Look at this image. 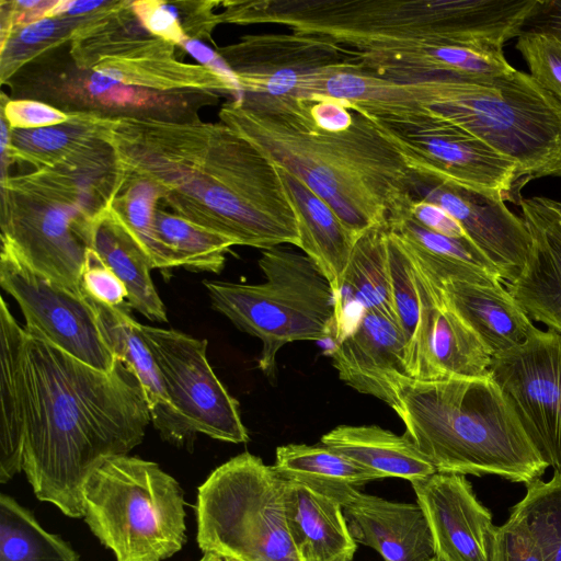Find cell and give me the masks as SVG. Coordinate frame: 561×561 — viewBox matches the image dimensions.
<instances>
[{"instance_id":"1f68e13d","label":"cell","mask_w":561,"mask_h":561,"mask_svg":"<svg viewBox=\"0 0 561 561\" xmlns=\"http://www.w3.org/2000/svg\"><path fill=\"white\" fill-rule=\"evenodd\" d=\"M388 244L387 226L371 227L357 238L344 273L336 320V340L340 339L344 311L348 306L360 308L362 313L380 312L397 321Z\"/></svg>"},{"instance_id":"f6af8a7d","label":"cell","mask_w":561,"mask_h":561,"mask_svg":"<svg viewBox=\"0 0 561 561\" xmlns=\"http://www.w3.org/2000/svg\"><path fill=\"white\" fill-rule=\"evenodd\" d=\"M522 32L551 35L561 41V0H536Z\"/></svg>"},{"instance_id":"4fadbf2b","label":"cell","mask_w":561,"mask_h":561,"mask_svg":"<svg viewBox=\"0 0 561 561\" xmlns=\"http://www.w3.org/2000/svg\"><path fill=\"white\" fill-rule=\"evenodd\" d=\"M490 374L542 460L561 476V334L538 328L492 357Z\"/></svg>"},{"instance_id":"7c38bea8","label":"cell","mask_w":561,"mask_h":561,"mask_svg":"<svg viewBox=\"0 0 561 561\" xmlns=\"http://www.w3.org/2000/svg\"><path fill=\"white\" fill-rule=\"evenodd\" d=\"M160 369L169 399L188 431L240 444L249 442L239 403L214 373L207 340L138 322Z\"/></svg>"},{"instance_id":"f35d334b","label":"cell","mask_w":561,"mask_h":561,"mask_svg":"<svg viewBox=\"0 0 561 561\" xmlns=\"http://www.w3.org/2000/svg\"><path fill=\"white\" fill-rule=\"evenodd\" d=\"M81 289L100 304L114 308H129L126 286L91 248L87 251Z\"/></svg>"},{"instance_id":"484cf974","label":"cell","mask_w":561,"mask_h":561,"mask_svg":"<svg viewBox=\"0 0 561 561\" xmlns=\"http://www.w3.org/2000/svg\"><path fill=\"white\" fill-rule=\"evenodd\" d=\"M286 520L300 561H352L357 543L336 501L287 481Z\"/></svg>"},{"instance_id":"6da1fadb","label":"cell","mask_w":561,"mask_h":561,"mask_svg":"<svg viewBox=\"0 0 561 561\" xmlns=\"http://www.w3.org/2000/svg\"><path fill=\"white\" fill-rule=\"evenodd\" d=\"M126 176L152 182L176 215L262 250L299 244L276 164L226 123L127 118L113 140Z\"/></svg>"},{"instance_id":"d6986e66","label":"cell","mask_w":561,"mask_h":561,"mask_svg":"<svg viewBox=\"0 0 561 561\" xmlns=\"http://www.w3.org/2000/svg\"><path fill=\"white\" fill-rule=\"evenodd\" d=\"M347 53L362 70L397 82L489 78L515 69L505 59L503 48L493 46L444 44Z\"/></svg>"},{"instance_id":"7bdbcfd3","label":"cell","mask_w":561,"mask_h":561,"mask_svg":"<svg viewBox=\"0 0 561 561\" xmlns=\"http://www.w3.org/2000/svg\"><path fill=\"white\" fill-rule=\"evenodd\" d=\"M133 7L150 33L180 44L186 39L173 7L159 1H137Z\"/></svg>"},{"instance_id":"9c48e42d","label":"cell","mask_w":561,"mask_h":561,"mask_svg":"<svg viewBox=\"0 0 561 561\" xmlns=\"http://www.w3.org/2000/svg\"><path fill=\"white\" fill-rule=\"evenodd\" d=\"M287 481L262 459L242 453L198 488L197 543L239 561H300L286 520Z\"/></svg>"},{"instance_id":"cb8c5ba5","label":"cell","mask_w":561,"mask_h":561,"mask_svg":"<svg viewBox=\"0 0 561 561\" xmlns=\"http://www.w3.org/2000/svg\"><path fill=\"white\" fill-rule=\"evenodd\" d=\"M276 167L296 216L298 248L329 280L336 297L337 320L344 273L358 237L304 181L286 169Z\"/></svg>"},{"instance_id":"60d3db41","label":"cell","mask_w":561,"mask_h":561,"mask_svg":"<svg viewBox=\"0 0 561 561\" xmlns=\"http://www.w3.org/2000/svg\"><path fill=\"white\" fill-rule=\"evenodd\" d=\"M72 137L61 125L35 129H18L13 133V145L27 156L57 158L70 149Z\"/></svg>"},{"instance_id":"f907efd6","label":"cell","mask_w":561,"mask_h":561,"mask_svg":"<svg viewBox=\"0 0 561 561\" xmlns=\"http://www.w3.org/2000/svg\"><path fill=\"white\" fill-rule=\"evenodd\" d=\"M557 206H558V210H559V215H560V226H561V202L557 201Z\"/></svg>"},{"instance_id":"ba28073f","label":"cell","mask_w":561,"mask_h":561,"mask_svg":"<svg viewBox=\"0 0 561 561\" xmlns=\"http://www.w3.org/2000/svg\"><path fill=\"white\" fill-rule=\"evenodd\" d=\"M84 519L117 561H162L186 541L183 492L158 463L119 455L83 484Z\"/></svg>"},{"instance_id":"4dcf8cb0","label":"cell","mask_w":561,"mask_h":561,"mask_svg":"<svg viewBox=\"0 0 561 561\" xmlns=\"http://www.w3.org/2000/svg\"><path fill=\"white\" fill-rule=\"evenodd\" d=\"M275 471L286 481L299 483L342 506L358 488L378 480L374 472L320 444H287L277 447Z\"/></svg>"},{"instance_id":"44dd1931","label":"cell","mask_w":561,"mask_h":561,"mask_svg":"<svg viewBox=\"0 0 561 561\" xmlns=\"http://www.w3.org/2000/svg\"><path fill=\"white\" fill-rule=\"evenodd\" d=\"M518 205L531 248L520 274L507 290L529 319L561 334V226L557 201L535 196Z\"/></svg>"},{"instance_id":"816d5d0a","label":"cell","mask_w":561,"mask_h":561,"mask_svg":"<svg viewBox=\"0 0 561 561\" xmlns=\"http://www.w3.org/2000/svg\"><path fill=\"white\" fill-rule=\"evenodd\" d=\"M431 561H440V560L437 557H435Z\"/></svg>"},{"instance_id":"d4e9b609","label":"cell","mask_w":561,"mask_h":561,"mask_svg":"<svg viewBox=\"0 0 561 561\" xmlns=\"http://www.w3.org/2000/svg\"><path fill=\"white\" fill-rule=\"evenodd\" d=\"M440 288L446 305L492 356L522 346L537 329L502 282L449 280Z\"/></svg>"},{"instance_id":"e575fe53","label":"cell","mask_w":561,"mask_h":561,"mask_svg":"<svg viewBox=\"0 0 561 561\" xmlns=\"http://www.w3.org/2000/svg\"><path fill=\"white\" fill-rule=\"evenodd\" d=\"M119 202H114L105 209L112 214L137 240L150 256L154 268L171 270L178 267L172 253L160 242L154 229V214L159 188L150 181L130 179Z\"/></svg>"},{"instance_id":"d590c367","label":"cell","mask_w":561,"mask_h":561,"mask_svg":"<svg viewBox=\"0 0 561 561\" xmlns=\"http://www.w3.org/2000/svg\"><path fill=\"white\" fill-rule=\"evenodd\" d=\"M525 496L512 510L528 527L542 561H561V476L526 486Z\"/></svg>"},{"instance_id":"c3c4849f","label":"cell","mask_w":561,"mask_h":561,"mask_svg":"<svg viewBox=\"0 0 561 561\" xmlns=\"http://www.w3.org/2000/svg\"><path fill=\"white\" fill-rule=\"evenodd\" d=\"M199 561H239L234 558L227 557L214 551L204 552Z\"/></svg>"},{"instance_id":"681fc988","label":"cell","mask_w":561,"mask_h":561,"mask_svg":"<svg viewBox=\"0 0 561 561\" xmlns=\"http://www.w3.org/2000/svg\"><path fill=\"white\" fill-rule=\"evenodd\" d=\"M10 145V137L5 122L1 121V153L4 154L7 147Z\"/></svg>"},{"instance_id":"8fae6325","label":"cell","mask_w":561,"mask_h":561,"mask_svg":"<svg viewBox=\"0 0 561 561\" xmlns=\"http://www.w3.org/2000/svg\"><path fill=\"white\" fill-rule=\"evenodd\" d=\"M0 285L18 302L26 331L96 369L117 367L119 360L105 340L91 299L35 271L5 242Z\"/></svg>"},{"instance_id":"5bb4252c","label":"cell","mask_w":561,"mask_h":561,"mask_svg":"<svg viewBox=\"0 0 561 561\" xmlns=\"http://www.w3.org/2000/svg\"><path fill=\"white\" fill-rule=\"evenodd\" d=\"M221 58L242 95L297 98L313 75L351 56L331 39L290 32L244 36L224 48Z\"/></svg>"},{"instance_id":"5b68a950","label":"cell","mask_w":561,"mask_h":561,"mask_svg":"<svg viewBox=\"0 0 561 561\" xmlns=\"http://www.w3.org/2000/svg\"><path fill=\"white\" fill-rule=\"evenodd\" d=\"M369 102L380 118L433 117L512 160L526 183L561 179V101L530 73L397 82L378 78Z\"/></svg>"},{"instance_id":"d6a6232c","label":"cell","mask_w":561,"mask_h":561,"mask_svg":"<svg viewBox=\"0 0 561 561\" xmlns=\"http://www.w3.org/2000/svg\"><path fill=\"white\" fill-rule=\"evenodd\" d=\"M0 561H79L61 538L47 533L13 497L0 495Z\"/></svg>"},{"instance_id":"e0dca14e","label":"cell","mask_w":561,"mask_h":561,"mask_svg":"<svg viewBox=\"0 0 561 561\" xmlns=\"http://www.w3.org/2000/svg\"><path fill=\"white\" fill-rule=\"evenodd\" d=\"M415 198L438 205L463 228L469 240L510 284L523 271L531 236L522 217L490 195L445 184L413 172Z\"/></svg>"},{"instance_id":"ac0fdd59","label":"cell","mask_w":561,"mask_h":561,"mask_svg":"<svg viewBox=\"0 0 561 561\" xmlns=\"http://www.w3.org/2000/svg\"><path fill=\"white\" fill-rule=\"evenodd\" d=\"M411 484L440 561H493L499 527L465 476L435 472Z\"/></svg>"},{"instance_id":"52a82bcc","label":"cell","mask_w":561,"mask_h":561,"mask_svg":"<svg viewBox=\"0 0 561 561\" xmlns=\"http://www.w3.org/2000/svg\"><path fill=\"white\" fill-rule=\"evenodd\" d=\"M262 284L204 280L215 310L262 342L259 368L273 377L276 355L294 341H322L336 329V297L306 254L274 247L262 251Z\"/></svg>"},{"instance_id":"8992f818","label":"cell","mask_w":561,"mask_h":561,"mask_svg":"<svg viewBox=\"0 0 561 561\" xmlns=\"http://www.w3.org/2000/svg\"><path fill=\"white\" fill-rule=\"evenodd\" d=\"M392 408L437 472L497 476L526 486L548 465L492 378L394 379Z\"/></svg>"},{"instance_id":"bcb514c9","label":"cell","mask_w":561,"mask_h":561,"mask_svg":"<svg viewBox=\"0 0 561 561\" xmlns=\"http://www.w3.org/2000/svg\"><path fill=\"white\" fill-rule=\"evenodd\" d=\"M59 27V23L45 18L25 25L19 33V41L23 44L35 45L50 38Z\"/></svg>"},{"instance_id":"836d02e7","label":"cell","mask_w":561,"mask_h":561,"mask_svg":"<svg viewBox=\"0 0 561 561\" xmlns=\"http://www.w3.org/2000/svg\"><path fill=\"white\" fill-rule=\"evenodd\" d=\"M154 229L160 242L172 253L178 264L190 271L219 273L226 254L236 243L176 214L159 210Z\"/></svg>"},{"instance_id":"b9f144b4","label":"cell","mask_w":561,"mask_h":561,"mask_svg":"<svg viewBox=\"0 0 561 561\" xmlns=\"http://www.w3.org/2000/svg\"><path fill=\"white\" fill-rule=\"evenodd\" d=\"M4 116L12 128L35 129L66 123L69 116L42 102L15 100L7 103Z\"/></svg>"},{"instance_id":"4316f807","label":"cell","mask_w":561,"mask_h":561,"mask_svg":"<svg viewBox=\"0 0 561 561\" xmlns=\"http://www.w3.org/2000/svg\"><path fill=\"white\" fill-rule=\"evenodd\" d=\"M321 444L383 479L410 482L437 472L405 432L397 435L377 425H340L321 437Z\"/></svg>"},{"instance_id":"3957f363","label":"cell","mask_w":561,"mask_h":561,"mask_svg":"<svg viewBox=\"0 0 561 561\" xmlns=\"http://www.w3.org/2000/svg\"><path fill=\"white\" fill-rule=\"evenodd\" d=\"M354 111L350 126L314 125L298 98L242 95L221 119L276 165L304 181L357 237L409 215L413 171L399 147L368 115Z\"/></svg>"},{"instance_id":"277c9868","label":"cell","mask_w":561,"mask_h":561,"mask_svg":"<svg viewBox=\"0 0 561 561\" xmlns=\"http://www.w3.org/2000/svg\"><path fill=\"white\" fill-rule=\"evenodd\" d=\"M536 0H254L230 2L226 21L278 24L347 50L423 45L503 48Z\"/></svg>"},{"instance_id":"f1b7e54d","label":"cell","mask_w":561,"mask_h":561,"mask_svg":"<svg viewBox=\"0 0 561 561\" xmlns=\"http://www.w3.org/2000/svg\"><path fill=\"white\" fill-rule=\"evenodd\" d=\"M90 248L126 286L129 308L151 321H168L165 307L150 275L154 268L150 256L105 207L92 220Z\"/></svg>"},{"instance_id":"f546056e","label":"cell","mask_w":561,"mask_h":561,"mask_svg":"<svg viewBox=\"0 0 561 561\" xmlns=\"http://www.w3.org/2000/svg\"><path fill=\"white\" fill-rule=\"evenodd\" d=\"M410 256L442 285L449 280L502 282L495 266L467 239H453L421 226L410 215L388 226Z\"/></svg>"},{"instance_id":"8d00e7d4","label":"cell","mask_w":561,"mask_h":561,"mask_svg":"<svg viewBox=\"0 0 561 561\" xmlns=\"http://www.w3.org/2000/svg\"><path fill=\"white\" fill-rule=\"evenodd\" d=\"M388 249L393 307L408 350L420 324L422 302L413 262L399 239L390 231Z\"/></svg>"},{"instance_id":"30bf717a","label":"cell","mask_w":561,"mask_h":561,"mask_svg":"<svg viewBox=\"0 0 561 561\" xmlns=\"http://www.w3.org/2000/svg\"><path fill=\"white\" fill-rule=\"evenodd\" d=\"M374 121L414 173L504 202L519 196L525 182L516 163L454 124L433 117Z\"/></svg>"},{"instance_id":"74e56055","label":"cell","mask_w":561,"mask_h":561,"mask_svg":"<svg viewBox=\"0 0 561 561\" xmlns=\"http://www.w3.org/2000/svg\"><path fill=\"white\" fill-rule=\"evenodd\" d=\"M516 49L527 62L529 73L561 101V41L551 35L520 32Z\"/></svg>"},{"instance_id":"ffe728a7","label":"cell","mask_w":561,"mask_h":561,"mask_svg":"<svg viewBox=\"0 0 561 561\" xmlns=\"http://www.w3.org/2000/svg\"><path fill=\"white\" fill-rule=\"evenodd\" d=\"M405 351L398 322L383 313L366 311L336 342L330 356L342 381L393 408L392 383L400 376H409Z\"/></svg>"},{"instance_id":"603a6c76","label":"cell","mask_w":561,"mask_h":561,"mask_svg":"<svg viewBox=\"0 0 561 561\" xmlns=\"http://www.w3.org/2000/svg\"><path fill=\"white\" fill-rule=\"evenodd\" d=\"M90 299L108 346L140 385L151 422L161 437L178 447L192 444L195 436L172 405L160 369L138 330V322L130 317L129 308H114Z\"/></svg>"},{"instance_id":"9a60e30c","label":"cell","mask_w":561,"mask_h":561,"mask_svg":"<svg viewBox=\"0 0 561 561\" xmlns=\"http://www.w3.org/2000/svg\"><path fill=\"white\" fill-rule=\"evenodd\" d=\"M93 219L82 206L65 203L13 207L2 217V241L35 271L82 291Z\"/></svg>"},{"instance_id":"7402d4cb","label":"cell","mask_w":561,"mask_h":561,"mask_svg":"<svg viewBox=\"0 0 561 561\" xmlns=\"http://www.w3.org/2000/svg\"><path fill=\"white\" fill-rule=\"evenodd\" d=\"M342 510L353 540L373 548L385 561L436 557L428 522L417 503L391 502L358 491Z\"/></svg>"},{"instance_id":"7a4b0ae2","label":"cell","mask_w":561,"mask_h":561,"mask_svg":"<svg viewBox=\"0 0 561 561\" xmlns=\"http://www.w3.org/2000/svg\"><path fill=\"white\" fill-rule=\"evenodd\" d=\"M23 379V470L38 500L83 517L91 472L144 439L151 414L142 389L122 362L103 371L30 331Z\"/></svg>"},{"instance_id":"83f0119b","label":"cell","mask_w":561,"mask_h":561,"mask_svg":"<svg viewBox=\"0 0 561 561\" xmlns=\"http://www.w3.org/2000/svg\"><path fill=\"white\" fill-rule=\"evenodd\" d=\"M22 328L1 298L0 302V482L23 470L24 379Z\"/></svg>"},{"instance_id":"ab89813d","label":"cell","mask_w":561,"mask_h":561,"mask_svg":"<svg viewBox=\"0 0 561 561\" xmlns=\"http://www.w3.org/2000/svg\"><path fill=\"white\" fill-rule=\"evenodd\" d=\"M493 561H542L530 530L512 513L508 520L497 528Z\"/></svg>"},{"instance_id":"7dc6e473","label":"cell","mask_w":561,"mask_h":561,"mask_svg":"<svg viewBox=\"0 0 561 561\" xmlns=\"http://www.w3.org/2000/svg\"><path fill=\"white\" fill-rule=\"evenodd\" d=\"M103 4H105L104 1H68L66 12L70 14H81L93 11Z\"/></svg>"},{"instance_id":"2e32d148","label":"cell","mask_w":561,"mask_h":561,"mask_svg":"<svg viewBox=\"0 0 561 561\" xmlns=\"http://www.w3.org/2000/svg\"><path fill=\"white\" fill-rule=\"evenodd\" d=\"M411 260L422 313L416 334L407 350L409 376L423 381L490 376L493 356L489 350L446 305L440 285Z\"/></svg>"},{"instance_id":"ee69618b","label":"cell","mask_w":561,"mask_h":561,"mask_svg":"<svg viewBox=\"0 0 561 561\" xmlns=\"http://www.w3.org/2000/svg\"><path fill=\"white\" fill-rule=\"evenodd\" d=\"M409 213L412 219L431 231L453 239L469 240L462 226L436 204L414 198Z\"/></svg>"}]
</instances>
